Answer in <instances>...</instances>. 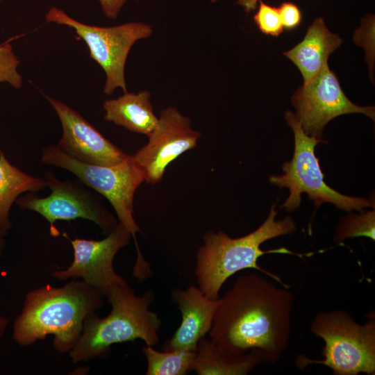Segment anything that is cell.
I'll return each mask as SVG.
<instances>
[{"label":"cell","mask_w":375,"mask_h":375,"mask_svg":"<svg viewBox=\"0 0 375 375\" xmlns=\"http://www.w3.org/2000/svg\"><path fill=\"white\" fill-rule=\"evenodd\" d=\"M375 211L344 217L335 231L334 240L340 242L349 238L367 237L375 240Z\"/></svg>","instance_id":"ffe728a7"},{"label":"cell","mask_w":375,"mask_h":375,"mask_svg":"<svg viewBox=\"0 0 375 375\" xmlns=\"http://www.w3.org/2000/svg\"><path fill=\"white\" fill-rule=\"evenodd\" d=\"M44 178L51 190L49 196L40 197L35 192H28L19 197L15 203L22 210L34 211L42 216L50 224L51 235L59 234L54 225L58 220L88 219L106 235L117 225L115 217L98 196L79 179L62 181L51 171H46Z\"/></svg>","instance_id":"9c48e42d"},{"label":"cell","mask_w":375,"mask_h":375,"mask_svg":"<svg viewBox=\"0 0 375 375\" xmlns=\"http://www.w3.org/2000/svg\"><path fill=\"white\" fill-rule=\"evenodd\" d=\"M257 8L253 19L258 29L265 35L273 37L280 35L284 28L278 8L260 0Z\"/></svg>","instance_id":"44dd1931"},{"label":"cell","mask_w":375,"mask_h":375,"mask_svg":"<svg viewBox=\"0 0 375 375\" xmlns=\"http://www.w3.org/2000/svg\"><path fill=\"white\" fill-rule=\"evenodd\" d=\"M260 0H237L236 3L243 8L244 11L249 13L255 10Z\"/></svg>","instance_id":"d4e9b609"},{"label":"cell","mask_w":375,"mask_h":375,"mask_svg":"<svg viewBox=\"0 0 375 375\" xmlns=\"http://www.w3.org/2000/svg\"><path fill=\"white\" fill-rule=\"evenodd\" d=\"M151 95L148 90L138 93L127 92L117 99L106 100L104 119L129 131L148 136L158 120L153 112Z\"/></svg>","instance_id":"e0dca14e"},{"label":"cell","mask_w":375,"mask_h":375,"mask_svg":"<svg viewBox=\"0 0 375 375\" xmlns=\"http://www.w3.org/2000/svg\"><path fill=\"white\" fill-rule=\"evenodd\" d=\"M256 272L239 276L219 299L210 338L222 349L240 355L252 350L274 363L288 347L294 295Z\"/></svg>","instance_id":"6da1fadb"},{"label":"cell","mask_w":375,"mask_h":375,"mask_svg":"<svg viewBox=\"0 0 375 375\" xmlns=\"http://www.w3.org/2000/svg\"><path fill=\"white\" fill-rule=\"evenodd\" d=\"M103 14L110 19H117L127 0H98Z\"/></svg>","instance_id":"cb8c5ba5"},{"label":"cell","mask_w":375,"mask_h":375,"mask_svg":"<svg viewBox=\"0 0 375 375\" xmlns=\"http://www.w3.org/2000/svg\"><path fill=\"white\" fill-rule=\"evenodd\" d=\"M6 235L0 231V256L2 254L3 251L6 247V240L4 236Z\"/></svg>","instance_id":"4316f807"},{"label":"cell","mask_w":375,"mask_h":375,"mask_svg":"<svg viewBox=\"0 0 375 375\" xmlns=\"http://www.w3.org/2000/svg\"><path fill=\"white\" fill-rule=\"evenodd\" d=\"M19 62L10 44L0 45V83L7 82L16 89L22 87V77L17 70Z\"/></svg>","instance_id":"7402d4cb"},{"label":"cell","mask_w":375,"mask_h":375,"mask_svg":"<svg viewBox=\"0 0 375 375\" xmlns=\"http://www.w3.org/2000/svg\"><path fill=\"white\" fill-rule=\"evenodd\" d=\"M310 331L324 341L322 360L299 356L297 365L322 364L336 375L375 374V317L363 324L357 323L346 310H335L317 314Z\"/></svg>","instance_id":"5b68a950"},{"label":"cell","mask_w":375,"mask_h":375,"mask_svg":"<svg viewBox=\"0 0 375 375\" xmlns=\"http://www.w3.org/2000/svg\"><path fill=\"white\" fill-rule=\"evenodd\" d=\"M105 296L83 281L72 279L62 287L35 289L25 297L12 328L13 340L26 347L53 335V346L69 352L78 340L85 319L103 305Z\"/></svg>","instance_id":"7a4b0ae2"},{"label":"cell","mask_w":375,"mask_h":375,"mask_svg":"<svg viewBox=\"0 0 375 375\" xmlns=\"http://www.w3.org/2000/svg\"><path fill=\"white\" fill-rule=\"evenodd\" d=\"M131 236L129 231L118 222L103 240H70L74 249L72 264L65 269L53 272L52 276L60 281L81 278L106 297L112 288L127 285L115 271L113 260L116 253L129 244Z\"/></svg>","instance_id":"8fae6325"},{"label":"cell","mask_w":375,"mask_h":375,"mask_svg":"<svg viewBox=\"0 0 375 375\" xmlns=\"http://www.w3.org/2000/svg\"><path fill=\"white\" fill-rule=\"evenodd\" d=\"M211 3H217L218 2L219 0H209Z\"/></svg>","instance_id":"83f0119b"},{"label":"cell","mask_w":375,"mask_h":375,"mask_svg":"<svg viewBox=\"0 0 375 375\" xmlns=\"http://www.w3.org/2000/svg\"><path fill=\"white\" fill-rule=\"evenodd\" d=\"M262 362L265 360L259 351L232 354L203 337L197 344L192 369L199 375H246Z\"/></svg>","instance_id":"2e32d148"},{"label":"cell","mask_w":375,"mask_h":375,"mask_svg":"<svg viewBox=\"0 0 375 375\" xmlns=\"http://www.w3.org/2000/svg\"><path fill=\"white\" fill-rule=\"evenodd\" d=\"M61 122L62 134L57 146L79 161L110 166L122 162L128 154L106 139L79 113L65 103L46 96Z\"/></svg>","instance_id":"4fadbf2b"},{"label":"cell","mask_w":375,"mask_h":375,"mask_svg":"<svg viewBox=\"0 0 375 375\" xmlns=\"http://www.w3.org/2000/svg\"><path fill=\"white\" fill-rule=\"evenodd\" d=\"M278 211L272 206L265 221L253 232L240 238H231L223 231H208L203 235V244L196 255L195 275L198 287L210 299H219V291L231 276L245 269H253L264 273L279 283L276 274L258 265V260L264 254L281 253L301 256L282 247L263 251L260 246L270 239L292 233L297 226L291 217L275 220Z\"/></svg>","instance_id":"3957f363"},{"label":"cell","mask_w":375,"mask_h":375,"mask_svg":"<svg viewBox=\"0 0 375 375\" xmlns=\"http://www.w3.org/2000/svg\"><path fill=\"white\" fill-rule=\"evenodd\" d=\"M342 43V38L329 31L324 19L317 17L308 26L303 39L283 54L297 67L303 84H306L328 65L329 56Z\"/></svg>","instance_id":"9a60e30c"},{"label":"cell","mask_w":375,"mask_h":375,"mask_svg":"<svg viewBox=\"0 0 375 375\" xmlns=\"http://www.w3.org/2000/svg\"><path fill=\"white\" fill-rule=\"evenodd\" d=\"M201 133L191 127V120L173 106L161 110L158 122L148 135V142L133 156L142 169L147 183L160 181L167 166L197 144Z\"/></svg>","instance_id":"7c38bea8"},{"label":"cell","mask_w":375,"mask_h":375,"mask_svg":"<svg viewBox=\"0 0 375 375\" xmlns=\"http://www.w3.org/2000/svg\"><path fill=\"white\" fill-rule=\"evenodd\" d=\"M48 22L67 26L87 44L90 57L105 72L106 79L103 88L106 94L111 95L120 88L127 92L125 80V65L133 45L139 40L149 38L152 27L141 22H131L120 25L101 27L90 26L68 16L56 7L51 8L45 16Z\"/></svg>","instance_id":"ba28073f"},{"label":"cell","mask_w":375,"mask_h":375,"mask_svg":"<svg viewBox=\"0 0 375 375\" xmlns=\"http://www.w3.org/2000/svg\"><path fill=\"white\" fill-rule=\"evenodd\" d=\"M47 187L44 178L29 175L10 163L0 150V231L6 235L12 227L10 211L24 192H37Z\"/></svg>","instance_id":"ac0fdd59"},{"label":"cell","mask_w":375,"mask_h":375,"mask_svg":"<svg viewBox=\"0 0 375 375\" xmlns=\"http://www.w3.org/2000/svg\"><path fill=\"white\" fill-rule=\"evenodd\" d=\"M147 359V375H184L192 369L195 351L174 350L159 351L153 346L142 347Z\"/></svg>","instance_id":"d6986e66"},{"label":"cell","mask_w":375,"mask_h":375,"mask_svg":"<svg viewBox=\"0 0 375 375\" xmlns=\"http://www.w3.org/2000/svg\"><path fill=\"white\" fill-rule=\"evenodd\" d=\"M171 297L181 313V322L162 349L195 351L199 340L211 328L219 299L208 298L194 285L185 290L175 288Z\"/></svg>","instance_id":"5bb4252c"},{"label":"cell","mask_w":375,"mask_h":375,"mask_svg":"<svg viewBox=\"0 0 375 375\" xmlns=\"http://www.w3.org/2000/svg\"><path fill=\"white\" fill-rule=\"evenodd\" d=\"M304 133L321 139L326 125L336 117L362 113L375 119L374 106H359L342 90L335 74L326 65L312 81L299 87L292 97Z\"/></svg>","instance_id":"30bf717a"},{"label":"cell","mask_w":375,"mask_h":375,"mask_svg":"<svg viewBox=\"0 0 375 375\" xmlns=\"http://www.w3.org/2000/svg\"><path fill=\"white\" fill-rule=\"evenodd\" d=\"M41 161L48 165L64 169L76 176L88 188L104 197L112 205L119 222L136 240L140 229L133 217V199L136 190L145 181L144 174L132 156L110 166L97 165L79 161L63 152L57 145L42 149Z\"/></svg>","instance_id":"52a82bcc"},{"label":"cell","mask_w":375,"mask_h":375,"mask_svg":"<svg viewBox=\"0 0 375 375\" xmlns=\"http://www.w3.org/2000/svg\"><path fill=\"white\" fill-rule=\"evenodd\" d=\"M8 324L9 319L4 316L0 315V340L2 338Z\"/></svg>","instance_id":"484cf974"},{"label":"cell","mask_w":375,"mask_h":375,"mask_svg":"<svg viewBox=\"0 0 375 375\" xmlns=\"http://www.w3.org/2000/svg\"><path fill=\"white\" fill-rule=\"evenodd\" d=\"M106 297L111 311L103 318L95 312L85 319L81 335L69 351L75 363L103 356L115 344L140 339L153 347L159 342L161 321L149 308L154 299L152 290L138 296L128 285H117Z\"/></svg>","instance_id":"277c9868"},{"label":"cell","mask_w":375,"mask_h":375,"mask_svg":"<svg viewBox=\"0 0 375 375\" xmlns=\"http://www.w3.org/2000/svg\"><path fill=\"white\" fill-rule=\"evenodd\" d=\"M285 118L294 133L293 157L283 165V175L269 177L272 184L280 188H287L290 191L289 197L281 208L289 212L296 210L301 204L303 192L308 194L317 207L328 202L347 211L360 210L364 207L374 208L372 200L347 196L329 187L324 181V176L315 153V147L326 141L307 135L292 111H286Z\"/></svg>","instance_id":"8992f818"},{"label":"cell","mask_w":375,"mask_h":375,"mask_svg":"<svg viewBox=\"0 0 375 375\" xmlns=\"http://www.w3.org/2000/svg\"><path fill=\"white\" fill-rule=\"evenodd\" d=\"M278 9L284 29L293 30L301 24V12L295 3L290 1L283 2Z\"/></svg>","instance_id":"603a6c76"}]
</instances>
